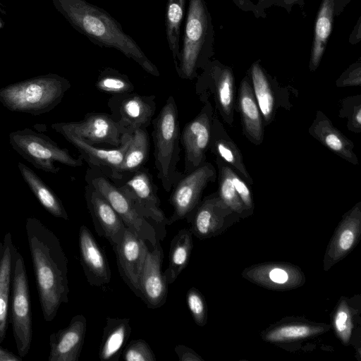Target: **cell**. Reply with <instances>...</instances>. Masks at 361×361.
<instances>
[{
	"label": "cell",
	"mask_w": 361,
	"mask_h": 361,
	"mask_svg": "<svg viewBox=\"0 0 361 361\" xmlns=\"http://www.w3.org/2000/svg\"><path fill=\"white\" fill-rule=\"evenodd\" d=\"M25 231L43 317L51 322L68 302V259L58 237L40 220L27 218Z\"/></svg>",
	"instance_id": "1"
},
{
	"label": "cell",
	"mask_w": 361,
	"mask_h": 361,
	"mask_svg": "<svg viewBox=\"0 0 361 361\" xmlns=\"http://www.w3.org/2000/svg\"><path fill=\"white\" fill-rule=\"evenodd\" d=\"M55 8L78 32L94 44L121 51L147 73L159 77L157 67L120 23L105 10L86 0H51Z\"/></svg>",
	"instance_id": "2"
},
{
	"label": "cell",
	"mask_w": 361,
	"mask_h": 361,
	"mask_svg": "<svg viewBox=\"0 0 361 361\" xmlns=\"http://www.w3.org/2000/svg\"><path fill=\"white\" fill-rule=\"evenodd\" d=\"M70 87L57 74L39 75L1 88L0 102L11 111L39 116L54 109Z\"/></svg>",
	"instance_id": "3"
},
{
	"label": "cell",
	"mask_w": 361,
	"mask_h": 361,
	"mask_svg": "<svg viewBox=\"0 0 361 361\" xmlns=\"http://www.w3.org/2000/svg\"><path fill=\"white\" fill-rule=\"evenodd\" d=\"M154 164L157 177L166 192H170L183 176L177 169L180 161V128L177 104L170 95L152 121Z\"/></svg>",
	"instance_id": "4"
},
{
	"label": "cell",
	"mask_w": 361,
	"mask_h": 361,
	"mask_svg": "<svg viewBox=\"0 0 361 361\" xmlns=\"http://www.w3.org/2000/svg\"><path fill=\"white\" fill-rule=\"evenodd\" d=\"M212 27L204 0H189L183 46L175 66L181 79L193 80L198 70L207 64L210 53Z\"/></svg>",
	"instance_id": "5"
},
{
	"label": "cell",
	"mask_w": 361,
	"mask_h": 361,
	"mask_svg": "<svg viewBox=\"0 0 361 361\" xmlns=\"http://www.w3.org/2000/svg\"><path fill=\"white\" fill-rule=\"evenodd\" d=\"M10 321L18 355L25 357L32 339L29 283L24 259L13 243Z\"/></svg>",
	"instance_id": "6"
},
{
	"label": "cell",
	"mask_w": 361,
	"mask_h": 361,
	"mask_svg": "<svg viewBox=\"0 0 361 361\" xmlns=\"http://www.w3.org/2000/svg\"><path fill=\"white\" fill-rule=\"evenodd\" d=\"M9 143L23 159L45 172L58 173L61 169L55 162L71 167L83 164L80 157H73L67 149L60 147L51 137L29 128L11 132Z\"/></svg>",
	"instance_id": "7"
},
{
	"label": "cell",
	"mask_w": 361,
	"mask_h": 361,
	"mask_svg": "<svg viewBox=\"0 0 361 361\" xmlns=\"http://www.w3.org/2000/svg\"><path fill=\"white\" fill-rule=\"evenodd\" d=\"M85 180L103 195L119 215L127 228L145 240L153 247L160 240L157 229L135 209L131 201L106 175L94 168H89Z\"/></svg>",
	"instance_id": "8"
},
{
	"label": "cell",
	"mask_w": 361,
	"mask_h": 361,
	"mask_svg": "<svg viewBox=\"0 0 361 361\" xmlns=\"http://www.w3.org/2000/svg\"><path fill=\"white\" fill-rule=\"evenodd\" d=\"M114 183L131 201L137 211L152 225L157 226L159 239L162 240L161 233L165 236L168 218L160 207L158 188L154 183L149 171L142 167L129 177Z\"/></svg>",
	"instance_id": "9"
},
{
	"label": "cell",
	"mask_w": 361,
	"mask_h": 361,
	"mask_svg": "<svg viewBox=\"0 0 361 361\" xmlns=\"http://www.w3.org/2000/svg\"><path fill=\"white\" fill-rule=\"evenodd\" d=\"M198 75L195 93L202 102L212 97L214 107L223 121L231 126L234 121V79L231 69L208 63Z\"/></svg>",
	"instance_id": "10"
},
{
	"label": "cell",
	"mask_w": 361,
	"mask_h": 361,
	"mask_svg": "<svg viewBox=\"0 0 361 361\" xmlns=\"http://www.w3.org/2000/svg\"><path fill=\"white\" fill-rule=\"evenodd\" d=\"M216 178V169L207 161L190 173H183L173 185L169 200L173 211L168 218V226L185 219L200 202L207 185L214 182Z\"/></svg>",
	"instance_id": "11"
},
{
	"label": "cell",
	"mask_w": 361,
	"mask_h": 361,
	"mask_svg": "<svg viewBox=\"0 0 361 361\" xmlns=\"http://www.w3.org/2000/svg\"><path fill=\"white\" fill-rule=\"evenodd\" d=\"M203 103L198 114L180 132V144L185 152L183 173L191 172L206 161L215 111L209 101Z\"/></svg>",
	"instance_id": "12"
},
{
	"label": "cell",
	"mask_w": 361,
	"mask_h": 361,
	"mask_svg": "<svg viewBox=\"0 0 361 361\" xmlns=\"http://www.w3.org/2000/svg\"><path fill=\"white\" fill-rule=\"evenodd\" d=\"M111 115L123 135H132L137 129H147L154 115L155 96L135 92L114 95L108 101Z\"/></svg>",
	"instance_id": "13"
},
{
	"label": "cell",
	"mask_w": 361,
	"mask_h": 361,
	"mask_svg": "<svg viewBox=\"0 0 361 361\" xmlns=\"http://www.w3.org/2000/svg\"><path fill=\"white\" fill-rule=\"evenodd\" d=\"M55 131L73 134L91 144H107L118 147L123 134L111 114L91 112L79 121L55 123L51 126Z\"/></svg>",
	"instance_id": "14"
},
{
	"label": "cell",
	"mask_w": 361,
	"mask_h": 361,
	"mask_svg": "<svg viewBox=\"0 0 361 361\" xmlns=\"http://www.w3.org/2000/svg\"><path fill=\"white\" fill-rule=\"evenodd\" d=\"M239 217L219 197L217 192L205 197L186 217L192 235L200 239L220 234Z\"/></svg>",
	"instance_id": "15"
},
{
	"label": "cell",
	"mask_w": 361,
	"mask_h": 361,
	"mask_svg": "<svg viewBox=\"0 0 361 361\" xmlns=\"http://www.w3.org/2000/svg\"><path fill=\"white\" fill-rule=\"evenodd\" d=\"M147 242L126 227L120 243L113 249L121 277L140 298V276L149 250Z\"/></svg>",
	"instance_id": "16"
},
{
	"label": "cell",
	"mask_w": 361,
	"mask_h": 361,
	"mask_svg": "<svg viewBox=\"0 0 361 361\" xmlns=\"http://www.w3.org/2000/svg\"><path fill=\"white\" fill-rule=\"evenodd\" d=\"M85 198L97 233L106 238L114 249L123 237L125 224L107 200L87 184Z\"/></svg>",
	"instance_id": "17"
},
{
	"label": "cell",
	"mask_w": 361,
	"mask_h": 361,
	"mask_svg": "<svg viewBox=\"0 0 361 361\" xmlns=\"http://www.w3.org/2000/svg\"><path fill=\"white\" fill-rule=\"evenodd\" d=\"M163 250L158 240L147 252L140 276L141 299L151 309L163 306L167 300L168 283L161 271Z\"/></svg>",
	"instance_id": "18"
},
{
	"label": "cell",
	"mask_w": 361,
	"mask_h": 361,
	"mask_svg": "<svg viewBox=\"0 0 361 361\" xmlns=\"http://www.w3.org/2000/svg\"><path fill=\"white\" fill-rule=\"evenodd\" d=\"M361 233V202L343 216L324 257V269L328 271L343 259L357 245Z\"/></svg>",
	"instance_id": "19"
},
{
	"label": "cell",
	"mask_w": 361,
	"mask_h": 361,
	"mask_svg": "<svg viewBox=\"0 0 361 361\" xmlns=\"http://www.w3.org/2000/svg\"><path fill=\"white\" fill-rule=\"evenodd\" d=\"M244 278L267 288L284 290L301 286L305 276L295 265L269 262L253 265L243 272Z\"/></svg>",
	"instance_id": "20"
},
{
	"label": "cell",
	"mask_w": 361,
	"mask_h": 361,
	"mask_svg": "<svg viewBox=\"0 0 361 361\" xmlns=\"http://www.w3.org/2000/svg\"><path fill=\"white\" fill-rule=\"evenodd\" d=\"M60 134L78 149L80 157L88 164L90 168L99 170L111 180H113L123 161L132 136L123 135L121 144L115 149H102L89 144L73 134L66 132Z\"/></svg>",
	"instance_id": "21"
},
{
	"label": "cell",
	"mask_w": 361,
	"mask_h": 361,
	"mask_svg": "<svg viewBox=\"0 0 361 361\" xmlns=\"http://www.w3.org/2000/svg\"><path fill=\"white\" fill-rule=\"evenodd\" d=\"M80 260L88 283L103 287L111 281V269L105 253L90 229L82 225L78 234Z\"/></svg>",
	"instance_id": "22"
},
{
	"label": "cell",
	"mask_w": 361,
	"mask_h": 361,
	"mask_svg": "<svg viewBox=\"0 0 361 361\" xmlns=\"http://www.w3.org/2000/svg\"><path fill=\"white\" fill-rule=\"evenodd\" d=\"M87 331L84 315L72 317L69 324L49 336V361H78Z\"/></svg>",
	"instance_id": "23"
},
{
	"label": "cell",
	"mask_w": 361,
	"mask_h": 361,
	"mask_svg": "<svg viewBox=\"0 0 361 361\" xmlns=\"http://www.w3.org/2000/svg\"><path fill=\"white\" fill-rule=\"evenodd\" d=\"M309 133L338 157L353 165L358 164V159L353 152V142L334 126L322 111L317 112L309 128Z\"/></svg>",
	"instance_id": "24"
},
{
	"label": "cell",
	"mask_w": 361,
	"mask_h": 361,
	"mask_svg": "<svg viewBox=\"0 0 361 361\" xmlns=\"http://www.w3.org/2000/svg\"><path fill=\"white\" fill-rule=\"evenodd\" d=\"M238 109L243 135L251 143L261 145L264 140L263 121L247 77H245L240 85Z\"/></svg>",
	"instance_id": "25"
},
{
	"label": "cell",
	"mask_w": 361,
	"mask_h": 361,
	"mask_svg": "<svg viewBox=\"0 0 361 361\" xmlns=\"http://www.w3.org/2000/svg\"><path fill=\"white\" fill-rule=\"evenodd\" d=\"M209 149L216 157L232 166L247 183L253 184V180L246 169L239 148L228 135L216 114L212 119Z\"/></svg>",
	"instance_id": "26"
},
{
	"label": "cell",
	"mask_w": 361,
	"mask_h": 361,
	"mask_svg": "<svg viewBox=\"0 0 361 361\" xmlns=\"http://www.w3.org/2000/svg\"><path fill=\"white\" fill-rule=\"evenodd\" d=\"M128 318L106 317L99 349L102 361H118L131 334Z\"/></svg>",
	"instance_id": "27"
},
{
	"label": "cell",
	"mask_w": 361,
	"mask_h": 361,
	"mask_svg": "<svg viewBox=\"0 0 361 361\" xmlns=\"http://www.w3.org/2000/svg\"><path fill=\"white\" fill-rule=\"evenodd\" d=\"M329 326L309 321H295L279 323L263 332L262 339L271 343H287L308 338L322 334Z\"/></svg>",
	"instance_id": "28"
},
{
	"label": "cell",
	"mask_w": 361,
	"mask_h": 361,
	"mask_svg": "<svg viewBox=\"0 0 361 361\" xmlns=\"http://www.w3.org/2000/svg\"><path fill=\"white\" fill-rule=\"evenodd\" d=\"M149 149L147 129L136 130L132 134L130 145L111 181L116 183L122 180L144 167L149 156Z\"/></svg>",
	"instance_id": "29"
},
{
	"label": "cell",
	"mask_w": 361,
	"mask_h": 361,
	"mask_svg": "<svg viewBox=\"0 0 361 361\" xmlns=\"http://www.w3.org/2000/svg\"><path fill=\"white\" fill-rule=\"evenodd\" d=\"M18 167L23 179L42 206L52 216L68 220V214L61 200L52 189L25 164L18 162Z\"/></svg>",
	"instance_id": "30"
},
{
	"label": "cell",
	"mask_w": 361,
	"mask_h": 361,
	"mask_svg": "<svg viewBox=\"0 0 361 361\" xmlns=\"http://www.w3.org/2000/svg\"><path fill=\"white\" fill-rule=\"evenodd\" d=\"M252 87L264 126L270 124L276 111V94L261 66L255 63L250 70Z\"/></svg>",
	"instance_id": "31"
},
{
	"label": "cell",
	"mask_w": 361,
	"mask_h": 361,
	"mask_svg": "<svg viewBox=\"0 0 361 361\" xmlns=\"http://www.w3.org/2000/svg\"><path fill=\"white\" fill-rule=\"evenodd\" d=\"M193 247L192 234L190 229L178 231L170 243L169 266L164 272L168 284L173 283L187 267Z\"/></svg>",
	"instance_id": "32"
},
{
	"label": "cell",
	"mask_w": 361,
	"mask_h": 361,
	"mask_svg": "<svg viewBox=\"0 0 361 361\" xmlns=\"http://www.w3.org/2000/svg\"><path fill=\"white\" fill-rule=\"evenodd\" d=\"M3 243L4 251L0 268V343L4 341L6 335L11 291V246L13 242L10 232L4 235Z\"/></svg>",
	"instance_id": "33"
},
{
	"label": "cell",
	"mask_w": 361,
	"mask_h": 361,
	"mask_svg": "<svg viewBox=\"0 0 361 361\" xmlns=\"http://www.w3.org/2000/svg\"><path fill=\"white\" fill-rule=\"evenodd\" d=\"M334 0H323L314 30V39L312 50L310 68L314 71L319 64L327 39L332 29Z\"/></svg>",
	"instance_id": "34"
},
{
	"label": "cell",
	"mask_w": 361,
	"mask_h": 361,
	"mask_svg": "<svg viewBox=\"0 0 361 361\" xmlns=\"http://www.w3.org/2000/svg\"><path fill=\"white\" fill-rule=\"evenodd\" d=\"M186 0H168L166 7V33L168 46L175 66L180 56V27Z\"/></svg>",
	"instance_id": "35"
},
{
	"label": "cell",
	"mask_w": 361,
	"mask_h": 361,
	"mask_svg": "<svg viewBox=\"0 0 361 361\" xmlns=\"http://www.w3.org/2000/svg\"><path fill=\"white\" fill-rule=\"evenodd\" d=\"M215 161L218 168L219 197L239 217L249 216L233 184L231 177V167L219 157H216Z\"/></svg>",
	"instance_id": "36"
},
{
	"label": "cell",
	"mask_w": 361,
	"mask_h": 361,
	"mask_svg": "<svg viewBox=\"0 0 361 361\" xmlns=\"http://www.w3.org/2000/svg\"><path fill=\"white\" fill-rule=\"evenodd\" d=\"M95 87L112 96L133 92L135 89L134 85L126 75L109 67L99 73Z\"/></svg>",
	"instance_id": "37"
},
{
	"label": "cell",
	"mask_w": 361,
	"mask_h": 361,
	"mask_svg": "<svg viewBox=\"0 0 361 361\" xmlns=\"http://www.w3.org/2000/svg\"><path fill=\"white\" fill-rule=\"evenodd\" d=\"M332 324L337 337L341 342L348 345L353 329V314L351 307L345 299H341L336 307Z\"/></svg>",
	"instance_id": "38"
},
{
	"label": "cell",
	"mask_w": 361,
	"mask_h": 361,
	"mask_svg": "<svg viewBox=\"0 0 361 361\" xmlns=\"http://www.w3.org/2000/svg\"><path fill=\"white\" fill-rule=\"evenodd\" d=\"M340 116L347 118V127L349 130L359 133L361 132V95L349 97L343 99Z\"/></svg>",
	"instance_id": "39"
},
{
	"label": "cell",
	"mask_w": 361,
	"mask_h": 361,
	"mask_svg": "<svg viewBox=\"0 0 361 361\" xmlns=\"http://www.w3.org/2000/svg\"><path fill=\"white\" fill-rule=\"evenodd\" d=\"M186 302L196 324L204 326L207 322V307L202 293L195 287L190 288L186 293Z\"/></svg>",
	"instance_id": "40"
},
{
	"label": "cell",
	"mask_w": 361,
	"mask_h": 361,
	"mask_svg": "<svg viewBox=\"0 0 361 361\" xmlns=\"http://www.w3.org/2000/svg\"><path fill=\"white\" fill-rule=\"evenodd\" d=\"M126 361H156L157 358L149 344L142 338L132 340L122 352Z\"/></svg>",
	"instance_id": "41"
},
{
	"label": "cell",
	"mask_w": 361,
	"mask_h": 361,
	"mask_svg": "<svg viewBox=\"0 0 361 361\" xmlns=\"http://www.w3.org/2000/svg\"><path fill=\"white\" fill-rule=\"evenodd\" d=\"M231 177L238 196L243 203L248 214L251 215L253 213L254 203L251 191L247 183H245V180H243L232 168L231 169Z\"/></svg>",
	"instance_id": "42"
},
{
	"label": "cell",
	"mask_w": 361,
	"mask_h": 361,
	"mask_svg": "<svg viewBox=\"0 0 361 361\" xmlns=\"http://www.w3.org/2000/svg\"><path fill=\"white\" fill-rule=\"evenodd\" d=\"M179 361H202L203 359L192 348L178 344L174 348Z\"/></svg>",
	"instance_id": "43"
},
{
	"label": "cell",
	"mask_w": 361,
	"mask_h": 361,
	"mask_svg": "<svg viewBox=\"0 0 361 361\" xmlns=\"http://www.w3.org/2000/svg\"><path fill=\"white\" fill-rule=\"evenodd\" d=\"M361 84L360 68L353 69L336 81L338 87L360 86Z\"/></svg>",
	"instance_id": "44"
},
{
	"label": "cell",
	"mask_w": 361,
	"mask_h": 361,
	"mask_svg": "<svg viewBox=\"0 0 361 361\" xmlns=\"http://www.w3.org/2000/svg\"><path fill=\"white\" fill-rule=\"evenodd\" d=\"M23 358L18 355L0 345V361H22Z\"/></svg>",
	"instance_id": "45"
},
{
	"label": "cell",
	"mask_w": 361,
	"mask_h": 361,
	"mask_svg": "<svg viewBox=\"0 0 361 361\" xmlns=\"http://www.w3.org/2000/svg\"><path fill=\"white\" fill-rule=\"evenodd\" d=\"M3 251H4V243L2 242H0V268H1V260H2Z\"/></svg>",
	"instance_id": "46"
}]
</instances>
